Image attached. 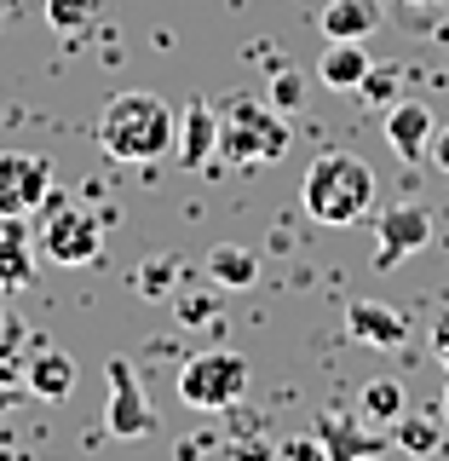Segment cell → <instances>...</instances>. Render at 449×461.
I'll list each match as a JSON object with an SVG mask.
<instances>
[{
    "instance_id": "cell-1",
    "label": "cell",
    "mask_w": 449,
    "mask_h": 461,
    "mask_svg": "<svg viewBox=\"0 0 449 461\" xmlns=\"http://www.w3.org/2000/svg\"><path fill=\"white\" fill-rule=\"evenodd\" d=\"M173 139H179V115L167 110L162 93H144V86L115 93L98 115V144L110 162H156L173 150Z\"/></svg>"
},
{
    "instance_id": "cell-2",
    "label": "cell",
    "mask_w": 449,
    "mask_h": 461,
    "mask_svg": "<svg viewBox=\"0 0 449 461\" xmlns=\"http://www.w3.org/2000/svg\"><path fill=\"white\" fill-rule=\"evenodd\" d=\"M300 196H306V213L317 225H357L374 208V173L352 150H323L306 167Z\"/></svg>"
},
{
    "instance_id": "cell-3",
    "label": "cell",
    "mask_w": 449,
    "mask_h": 461,
    "mask_svg": "<svg viewBox=\"0 0 449 461\" xmlns=\"http://www.w3.org/2000/svg\"><path fill=\"white\" fill-rule=\"evenodd\" d=\"M288 122L277 104H259V98H230L220 110V156H230L237 167H265L288 156Z\"/></svg>"
},
{
    "instance_id": "cell-4",
    "label": "cell",
    "mask_w": 449,
    "mask_h": 461,
    "mask_svg": "<svg viewBox=\"0 0 449 461\" xmlns=\"http://www.w3.org/2000/svg\"><path fill=\"white\" fill-rule=\"evenodd\" d=\"M242 393H248V357L237 352H196L179 364V398L202 415L237 410Z\"/></svg>"
},
{
    "instance_id": "cell-5",
    "label": "cell",
    "mask_w": 449,
    "mask_h": 461,
    "mask_svg": "<svg viewBox=\"0 0 449 461\" xmlns=\"http://www.w3.org/2000/svg\"><path fill=\"white\" fill-rule=\"evenodd\" d=\"M110 410H104V427H110V438H150L156 427V403L150 393H144V381H139V369L127 364V357H110Z\"/></svg>"
},
{
    "instance_id": "cell-6",
    "label": "cell",
    "mask_w": 449,
    "mask_h": 461,
    "mask_svg": "<svg viewBox=\"0 0 449 461\" xmlns=\"http://www.w3.org/2000/svg\"><path fill=\"white\" fill-rule=\"evenodd\" d=\"M40 249H47L58 266H86V259L104 254V225H98V213L76 208V202H52V220L40 230Z\"/></svg>"
},
{
    "instance_id": "cell-7",
    "label": "cell",
    "mask_w": 449,
    "mask_h": 461,
    "mask_svg": "<svg viewBox=\"0 0 449 461\" xmlns=\"http://www.w3.org/2000/svg\"><path fill=\"white\" fill-rule=\"evenodd\" d=\"M52 202V162L35 150H0V213H35Z\"/></svg>"
},
{
    "instance_id": "cell-8",
    "label": "cell",
    "mask_w": 449,
    "mask_h": 461,
    "mask_svg": "<svg viewBox=\"0 0 449 461\" xmlns=\"http://www.w3.org/2000/svg\"><path fill=\"white\" fill-rule=\"evenodd\" d=\"M374 237H381L374 242V271H392L432 242V213L421 202H398V208L381 213V230H374Z\"/></svg>"
},
{
    "instance_id": "cell-9",
    "label": "cell",
    "mask_w": 449,
    "mask_h": 461,
    "mask_svg": "<svg viewBox=\"0 0 449 461\" xmlns=\"http://www.w3.org/2000/svg\"><path fill=\"white\" fill-rule=\"evenodd\" d=\"M438 133V122H432V110L421 98H398V104H386V144L403 156V162H427V144Z\"/></svg>"
},
{
    "instance_id": "cell-10",
    "label": "cell",
    "mask_w": 449,
    "mask_h": 461,
    "mask_svg": "<svg viewBox=\"0 0 449 461\" xmlns=\"http://www.w3.org/2000/svg\"><path fill=\"white\" fill-rule=\"evenodd\" d=\"M213 150H220V110L208 104V98H191L179 115V139H173V156H179L184 167H208Z\"/></svg>"
},
{
    "instance_id": "cell-11",
    "label": "cell",
    "mask_w": 449,
    "mask_h": 461,
    "mask_svg": "<svg viewBox=\"0 0 449 461\" xmlns=\"http://www.w3.org/2000/svg\"><path fill=\"white\" fill-rule=\"evenodd\" d=\"M346 335L364 340V346H381V352H392V346L409 340V323H403L398 306H381V300H352V306H346Z\"/></svg>"
},
{
    "instance_id": "cell-12",
    "label": "cell",
    "mask_w": 449,
    "mask_h": 461,
    "mask_svg": "<svg viewBox=\"0 0 449 461\" xmlns=\"http://www.w3.org/2000/svg\"><path fill=\"white\" fill-rule=\"evenodd\" d=\"M23 386L29 398H47V403H64L76 393V357L58 352V346H40V352L23 357Z\"/></svg>"
},
{
    "instance_id": "cell-13",
    "label": "cell",
    "mask_w": 449,
    "mask_h": 461,
    "mask_svg": "<svg viewBox=\"0 0 449 461\" xmlns=\"http://www.w3.org/2000/svg\"><path fill=\"white\" fill-rule=\"evenodd\" d=\"M357 421H364V415H340V410L317 415V438H323L328 461H352V456H381L386 450L381 432H369V427H357Z\"/></svg>"
},
{
    "instance_id": "cell-14",
    "label": "cell",
    "mask_w": 449,
    "mask_h": 461,
    "mask_svg": "<svg viewBox=\"0 0 449 461\" xmlns=\"http://www.w3.org/2000/svg\"><path fill=\"white\" fill-rule=\"evenodd\" d=\"M35 283V249H29V220L0 213V288H29Z\"/></svg>"
},
{
    "instance_id": "cell-15",
    "label": "cell",
    "mask_w": 449,
    "mask_h": 461,
    "mask_svg": "<svg viewBox=\"0 0 449 461\" xmlns=\"http://www.w3.org/2000/svg\"><path fill=\"white\" fill-rule=\"evenodd\" d=\"M317 29L323 41H369L381 29V0H328Z\"/></svg>"
},
{
    "instance_id": "cell-16",
    "label": "cell",
    "mask_w": 449,
    "mask_h": 461,
    "mask_svg": "<svg viewBox=\"0 0 449 461\" xmlns=\"http://www.w3.org/2000/svg\"><path fill=\"white\" fill-rule=\"evenodd\" d=\"M369 76V52L364 41H328L323 58H317V81L335 86V93H357V81Z\"/></svg>"
},
{
    "instance_id": "cell-17",
    "label": "cell",
    "mask_w": 449,
    "mask_h": 461,
    "mask_svg": "<svg viewBox=\"0 0 449 461\" xmlns=\"http://www.w3.org/2000/svg\"><path fill=\"white\" fill-rule=\"evenodd\" d=\"M208 277L220 288H254L259 283V254L237 249V242H220V249L208 254Z\"/></svg>"
},
{
    "instance_id": "cell-18",
    "label": "cell",
    "mask_w": 449,
    "mask_h": 461,
    "mask_svg": "<svg viewBox=\"0 0 449 461\" xmlns=\"http://www.w3.org/2000/svg\"><path fill=\"white\" fill-rule=\"evenodd\" d=\"M403 410H409V393H403L398 375H374V381L364 386V398H357V415H364V421H386V427H392Z\"/></svg>"
},
{
    "instance_id": "cell-19",
    "label": "cell",
    "mask_w": 449,
    "mask_h": 461,
    "mask_svg": "<svg viewBox=\"0 0 449 461\" xmlns=\"http://www.w3.org/2000/svg\"><path fill=\"white\" fill-rule=\"evenodd\" d=\"M392 444H398V450H409V456H432V450H444V432H438V421L403 410L398 421H392Z\"/></svg>"
},
{
    "instance_id": "cell-20",
    "label": "cell",
    "mask_w": 449,
    "mask_h": 461,
    "mask_svg": "<svg viewBox=\"0 0 449 461\" xmlns=\"http://www.w3.org/2000/svg\"><path fill=\"white\" fill-rule=\"evenodd\" d=\"M173 283H179V259H167V254L144 259V266L133 271V288H139L144 300H167V294H173Z\"/></svg>"
},
{
    "instance_id": "cell-21",
    "label": "cell",
    "mask_w": 449,
    "mask_h": 461,
    "mask_svg": "<svg viewBox=\"0 0 449 461\" xmlns=\"http://www.w3.org/2000/svg\"><path fill=\"white\" fill-rule=\"evenodd\" d=\"M357 98H364V104H398V69H374L369 64V76L357 81Z\"/></svg>"
},
{
    "instance_id": "cell-22",
    "label": "cell",
    "mask_w": 449,
    "mask_h": 461,
    "mask_svg": "<svg viewBox=\"0 0 449 461\" xmlns=\"http://www.w3.org/2000/svg\"><path fill=\"white\" fill-rule=\"evenodd\" d=\"M23 346H29V323L23 317H12V312H0V364H23Z\"/></svg>"
},
{
    "instance_id": "cell-23",
    "label": "cell",
    "mask_w": 449,
    "mask_h": 461,
    "mask_svg": "<svg viewBox=\"0 0 449 461\" xmlns=\"http://www.w3.org/2000/svg\"><path fill=\"white\" fill-rule=\"evenodd\" d=\"M47 18L58 29H81L86 18H93V0H47Z\"/></svg>"
},
{
    "instance_id": "cell-24",
    "label": "cell",
    "mask_w": 449,
    "mask_h": 461,
    "mask_svg": "<svg viewBox=\"0 0 449 461\" xmlns=\"http://www.w3.org/2000/svg\"><path fill=\"white\" fill-rule=\"evenodd\" d=\"M300 98H306V81H300L294 69H283V76L271 81V104H277V110H294Z\"/></svg>"
},
{
    "instance_id": "cell-25",
    "label": "cell",
    "mask_w": 449,
    "mask_h": 461,
    "mask_svg": "<svg viewBox=\"0 0 449 461\" xmlns=\"http://www.w3.org/2000/svg\"><path fill=\"white\" fill-rule=\"evenodd\" d=\"M23 398H29V386H18L12 375H0V415H18Z\"/></svg>"
},
{
    "instance_id": "cell-26",
    "label": "cell",
    "mask_w": 449,
    "mask_h": 461,
    "mask_svg": "<svg viewBox=\"0 0 449 461\" xmlns=\"http://www.w3.org/2000/svg\"><path fill=\"white\" fill-rule=\"evenodd\" d=\"M427 162L438 167V173H449V127H438V133H432V144H427Z\"/></svg>"
},
{
    "instance_id": "cell-27",
    "label": "cell",
    "mask_w": 449,
    "mask_h": 461,
    "mask_svg": "<svg viewBox=\"0 0 449 461\" xmlns=\"http://www.w3.org/2000/svg\"><path fill=\"white\" fill-rule=\"evenodd\" d=\"M432 352H438V364L449 369V317H438V323H432Z\"/></svg>"
},
{
    "instance_id": "cell-28",
    "label": "cell",
    "mask_w": 449,
    "mask_h": 461,
    "mask_svg": "<svg viewBox=\"0 0 449 461\" xmlns=\"http://www.w3.org/2000/svg\"><path fill=\"white\" fill-rule=\"evenodd\" d=\"M444 421H449V386H444Z\"/></svg>"
},
{
    "instance_id": "cell-29",
    "label": "cell",
    "mask_w": 449,
    "mask_h": 461,
    "mask_svg": "<svg viewBox=\"0 0 449 461\" xmlns=\"http://www.w3.org/2000/svg\"><path fill=\"white\" fill-rule=\"evenodd\" d=\"M415 6H432V0H415Z\"/></svg>"
}]
</instances>
